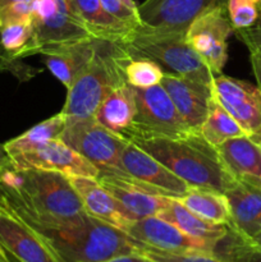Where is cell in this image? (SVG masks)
I'll return each instance as SVG.
<instances>
[{
  "label": "cell",
  "mask_w": 261,
  "mask_h": 262,
  "mask_svg": "<svg viewBox=\"0 0 261 262\" xmlns=\"http://www.w3.org/2000/svg\"><path fill=\"white\" fill-rule=\"evenodd\" d=\"M0 242L12 262H63L51 246L4 204L0 205Z\"/></svg>",
  "instance_id": "13"
},
{
  "label": "cell",
  "mask_w": 261,
  "mask_h": 262,
  "mask_svg": "<svg viewBox=\"0 0 261 262\" xmlns=\"http://www.w3.org/2000/svg\"><path fill=\"white\" fill-rule=\"evenodd\" d=\"M95 45L96 38H89L71 45L60 46L42 54L45 56L44 63L54 77L68 90L94 56Z\"/></svg>",
  "instance_id": "21"
},
{
  "label": "cell",
  "mask_w": 261,
  "mask_h": 262,
  "mask_svg": "<svg viewBox=\"0 0 261 262\" xmlns=\"http://www.w3.org/2000/svg\"><path fill=\"white\" fill-rule=\"evenodd\" d=\"M158 216L176 225L178 229L188 234L189 237L205 241L211 246H214L228 232V225L215 224V223L202 219L199 215L193 214L191 210L187 209L177 199H171L168 207L159 212Z\"/></svg>",
  "instance_id": "23"
},
{
  "label": "cell",
  "mask_w": 261,
  "mask_h": 262,
  "mask_svg": "<svg viewBox=\"0 0 261 262\" xmlns=\"http://www.w3.org/2000/svg\"><path fill=\"white\" fill-rule=\"evenodd\" d=\"M228 0H145L138 7L141 26L151 30L186 33L191 23Z\"/></svg>",
  "instance_id": "12"
},
{
  "label": "cell",
  "mask_w": 261,
  "mask_h": 262,
  "mask_svg": "<svg viewBox=\"0 0 261 262\" xmlns=\"http://www.w3.org/2000/svg\"><path fill=\"white\" fill-rule=\"evenodd\" d=\"M120 43L132 58L151 59L170 73L211 87L214 74L188 45L186 33L151 30L140 25Z\"/></svg>",
  "instance_id": "5"
},
{
  "label": "cell",
  "mask_w": 261,
  "mask_h": 262,
  "mask_svg": "<svg viewBox=\"0 0 261 262\" xmlns=\"http://www.w3.org/2000/svg\"><path fill=\"white\" fill-rule=\"evenodd\" d=\"M223 164L237 181L261 187V145L248 136L230 138L216 146Z\"/></svg>",
  "instance_id": "20"
},
{
  "label": "cell",
  "mask_w": 261,
  "mask_h": 262,
  "mask_svg": "<svg viewBox=\"0 0 261 262\" xmlns=\"http://www.w3.org/2000/svg\"><path fill=\"white\" fill-rule=\"evenodd\" d=\"M31 228L51 246L63 262H102L138 253L137 241L87 212L58 227Z\"/></svg>",
  "instance_id": "3"
},
{
  "label": "cell",
  "mask_w": 261,
  "mask_h": 262,
  "mask_svg": "<svg viewBox=\"0 0 261 262\" xmlns=\"http://www.w3.org/2000/svg\"><path fill=\"white\" fill-rule=\"evenodd\" d=\"M240 262H261V248L251 245Z\"/></svg>",
  "instance_id": "37"
},
{
  "label": "cell",
  "mask_w": 261,
  "mask_h": 262,
  "mask_svg": "<svg viewBox=\"0 0 261 262\" xmlns=\"http://www.w3.org/2000/svg\"><path fill=\"white\" fill-rule=\"evenodd\" d=\"M102 8L114 19L129 27H138L141 25L138 5L135 0H100Z\"/></svg>",
  "instance_id": "32"
},
{
  "label": "cell",
  "mask_w": 261,
  "mask_h": 262,
  "mask_svg": "<svg viewBox=\"0 0 261 262\" xmlns=\"http://www.w3.org/2000/svg\"><path fill=\"white\" fill-rule=\"evenodd\" d=\"M230 227L247 239L261 232V187L237 181L227 192Z\"/></svg>",
  "instance_id": "19"
},
{
  "label": "cell",
  "mask_w": 261,
  "mask_h": 262,
  "mask_svg": "<svg viewBox=\"0 0 261 262\" xmlns=\"http://www.w3.org/2000/svg\"><path fill=\"white\" fill-rule=\"evenodd\" d=\"M36 2L37 0H18L0 10V27L32 20Z\"/></svg>",
  "instance_id": "33"
},
{
  "label": "cell",
  "mask_w": 261,
  "mask_h": 262,
  "mask_svg": "<svg viewBox=\"0 0 261 262\" xmlns=\"http://www.w3.org/2000/svg\"><path fill=\"white\" fill-rule=\"evenodd\" d=\"M17 170H46L61 173L66 177L99 178V169L60 138L51 140L26 152L10 156Z\"/></svg>",
  "instance_id": "11"
},
{
  "label": "cell",
  "mask_w": 261,
  "mask_h": 262,
  "mask_svg": "<svg viewBox=\"0 0 261 262\" xmlns=\"http://www.w3.org/2000/svg\"><path fill=\"white\" fill-rule=\"evenodd\" d=\"M18 189L2 184L3 204L30 227H58L86 212L68 177L56 171L19 170Z\"/></svg>",
  "instance_id": "1"
},
{
  "label": "cell",
  "mask_w": 261,
  "mask_h": 262,
  "mask_svg": "<svg viewBox=\"0 0 261 262\" xmlns=\"http://www.w3.org/2000/svg\"><path fill=\"white\" fill-rule=\"evenodd\" d=\"M240 40L245 43L250 50V54L255 55H261V12L260 17L256 20V23L251 27L245 28V30L234 31Z\"/></svg>",
  "instance_id": "34"
},
{
  "label": "cell",
  "mask_w": 261,
  "mask_h": 262,
  "mask_svg": "<svg viewBox=\"0 0 261 262\" xmlns=\"http://www.w3.org/2000/svg\"><path fill=\"white\" fill-rule=\"evenodd\" d=\"M251 64H252V71L257 81V86L261 89V55H251Z\"/></svg>",
  "instance_id": "38"
},
{
  "label": "cell",
  "mask_w": 261,
  "mask_h": 262,
  "mask_svg": "<svg viewBox=\"0 0 261 262\" xmlns=\"http://www.w3.org/2000/svg\"><path fill=\"white\" fill-rule=\"evenodd\" d=\"M251 243H252L253 246H256V247L261 248V232L258 233V234L256 235V237H253L252 239H251Z\"/></svg>",
  "instance_id": "40"
},
{
  "label": "cell",
  "mask_w": 261,
  "mask_h": 262,
  "mask_svg": "<svg viewBox=\"0 0 261 262\" xmlns=\"http://www.w3.org/2000/svg\"><path fill=\"white\" fill-rule=\"evenodd\" d=\"M125 233L142 245L156 250L169 251V252L200 251V252L212 253L214 248V246L205 241L189 237L176 225L159 216H148L136 220Z\"/></svg>",
  "instance_id": "16"
},
{
  "label": "cell",
  "mask_w": 261,
  "mask_h": 262,
  "mask_svg": "<svg viewBox=\"0 0 261 262\" xmlns=\"http://www.w3.org/2000/svg\"><path fill=\"white\" fill-rule=\"evenodd\" d=\"M0 256H4V257H8V255H7V253H5L4 248H3L2 242H0ZM8 258H9V257H8Z\"/></svg>",
  "instance_id": "42"
},
{
  "label": "cell",
  "mask_w": 261,
  "mask_h": 262,
  "mask_svg": "<svg viewBox=\"0 0 261 262\" xmlns=\"http://www.w3.org/2000/svg\"><path fill=\"white\" fill-rule=\"evenodd\" d=\"M133 92L137 113L125 140L135 142L148 138H178L191 133L161 84L148 89L133 87Z\"/></svg>",
  "instance_id": "7"
},
{
  "label": "cell",
  "mask_w": 261,
  "mask_h": 262,
  "mask_svg": "<svg viewBox=\"0 0 261 262\" xmlns=\"http://www.w3.org/2000/svg\"><path fill=\"white\" fill-rule=\"evenodd\" d=\"M234 32L227 7H216L204 13L186 31L188 45L196 51L214 76L222 74L228 60V38Z\"/></svg>",
  "instance_id": "9"
},
{
  "label": "cell",
  "mask_w": 261,
  "mask_h": 262,
  "mask_svg": "<svg viewBox=\"0 0 261 262\" xmlns=\"http://www.w3.org/2000/svg\"><path fill=\"white\" fill-rule=\"evenodd\" d=\"M102 262H150V260L142 256L141 253H130V255H123L113 257L110 260L102 261Z\"/></svg>",
  "instance_id": "36"
},
{
  "label": "cell",
  "mask_w": 261,
  "mask_h": 262,
  "mask_svg": "<svg viewBox=\"0 0 261 262\" xmlns=\"http://www.w3.org/2000/svg\"><path fill=\"white\" fill-rule=\"evenodd\" d=\"M30 67L25 66L20 60H15V59L10 58L5 50L3 49L2 43H0V73L4 71L10 72L14 76H17L20 79H27L32 77L35 73H31Z\"/></svg>",
  "instance_id": "35"
},
{
  "label": "cell",
  "mask_w": 261,
  "mask_h": 262,
  "mask_svg": "<svg viewBox=\"0 0 261 262\" xmlns=\"http://www.w3.org/2000/svg\"><path fill=\"white\" fill-rule=\"evenodd\" d=\"M147 260H148V258H147ZM150 262H154V261H151V260H150Z\"/></svg>",
  "instance_id": "46"
},
{
  "label": "cell",
  "mask_w": 261,
  "mask_h": 262,
  "mask_svg": "<svg viewBox=\"0 0 261 262\" xmlns=\"http://www.w3.org/2000/svg\"><path fill=\"white\" fill-rule=\"evenodd\" d=\"M133 143L183 179L191 188L225 193L237 182L223 164L216 147L206 142L200 133L191 132L178 138H148Z\"/></svg>",
  "instance_id": "2"
},
{
  "label": "cell",
  "mask_w": 261,
  "mask_h": 262,
  "mask_svg": "<svg viewBox=\"0 0 261 262\" xmlns=\"http://www.w3.org/2000/svg\"><path fill=\"white\" fill-rule=\"evenodd\" d=\"M200 135L214 147L230 138L247 136L237 120L214 99L211 100L206 119L200 128Z\"/></svg>",
  "instance_id": "27"
},
{
  "label": "cell",
  "mask_w": 261,
  "mask_h": 262,
  "mask_svg": "<svg viewBox=\"0 0 261 262\" xmlns=\"http://www.w3.org/2000/svg\"><path fill=\"white\" fill-rule=\"evenodd\" d=\"M179 201L193 214L215 224L230 225V209L224 193L211 189L191 188Z\"/></svg>",
  "instance_id": "25"
},
{
  "label": "cell",
  "mask_w": 261,
  "mask_h": 262,
  "mask_svg": "<svg viewBox=\"0 0 261 262\" xmlns=\"http://www.w3.org/2000/svg\"><path fill=\"white\" fill-rule=\"evenodd\" d=\"M18 2V0H0V10L4 9V8L9 7V5H12L13 3Z\"/></svg>",
  "instance_id": "41"
},
{
  "label": "cell",
  "mask_w": 261,
  "mask_h": 262,
  "mask_svg": "<svg viewBox=\"0 0 261 262\" xmlns=\"http://www.w3.org/2000/svg\"><path fill=\"white\" fill-rule=\"evenodd\" d=\"M0 43L5 53L15 60L38 54L32 20L0 27Z\"/></svg>",
  "instance_id": "28"
},
{
  "label": "cell",
  "mask_w": 261,
  "mask_h": 262,
  "mask_svg": "<svg viewBox=\"0 0 261 262\" xmlns=\"http://www.w3.org/2000/svg\"><path fill=\"white\" fill-rule=\"evenodd\" d=\"M68 179L90 216L127 232L133 220L125 215L119 202L99 183L97 178L68 177Z\"/></svg>",
  "instance_id": "18"
},
{
  "label": "cell",
  "mask_w": 261,
  "mask_h": 262,
  "mask_svg": "<svg viewBox=\"0 0 261 262\" xmlns=\"http://www.w3.org/2000/svg\"><path fill=\"white\" fill-rule=\"evenodd\" d=\"M64 127H66V115L60 112L49 119L36 124L35 127L30 128L23 135L8 141L4 147L9 156L26 152V151L38 147L49 141L60 137Z\"/></svg>",
  "instance_id": "26"
},
{
  "label": "cell",
  "mask_w": 261,
  "mask_h": 262,
  "mask_svg": "<svg viewBox=\"0 0 261 262\" xmlns=\"http://www.w3.org/2000/svg\"><path fill=\"white\" fill-rule=\"evenodd\" d=\"M2 196H3V192H2V186H0V205H2Z\"/></svg>",
  "instance_id": "44"
},
{
  "label": "cell",
  "mask_w": 261,
  "mask_h": 262,
  "mask_svg": "<svg viewBox=\"0 0 261 262\" xmlns=\"http://www.w3.org/2000/svg\"><path fill=\"white\" fill-rule=\"evenodd\" d=\"M163 77L161 66L151 59L132 58L125 66L127 83L136 89H148L160 84Z\"/></svg>",
  "instance_id": "29"
},
{
  "label": "cell",
  "mask_w": 261,
  "mask_h": 262,
  "mask_svg": "<svg viewBox=\"0 0 261 262\" xmlns=\"http://www.w3.org/2000/svg\"><path fill=\"white\" fill-rule=\"evenodd\" d=\"M227 12L234 31L245 30L258 19L260 5L258 0H228Z\"/></svg>",
  "instance_id": "31"
},
{
  "label": "cell",
  "mask_w": 261,
  "mask_h": 262,
  "mask_svg": "<svg viewBox=\"0 0 261 262\" xmlns=\"http://www.w3.org/2000/svg\"><path fill=\"white\" fill-rule=\"evenodd\" d=\"M160 84L168 92L188 129L200 133L211 104V87L165 71Z\"/></svg>",
  "instance_id": "17"
},
{
  "label": "cell",
  "mask_w": 261,
  "mask_h": 262,
  "mask_svg": "<svg viewBox=\"0 0 261 262\" xmlns=\"http://www.w3.org/2000/svg\"><path fill=\"white\" fill-rule=\"evenodd\" d=\"M120 168L128 178L150 184L170 199H182L191 189L183 179L133 142H128L123 150Z\"/></svg>",
  "instance_id": "15"
},
{
  "label": "cell",
  "mask_w": 261,
  "mask_h": 262,
  "mask_svg": "<svg viewBox=\"0 0 261 262\" xmlns=\"http://www.w3.org/2000/svg\"><path fill=\"white\" fill-rule=\"evenodd\" d=\"M77 14L79 15L91 36L96 40L123 42L133 27L114 19L102 8L100 0H72Z\"/></svg>",
  "instance_id": "24"
},
{
  "label": "cell",
  "mask_w": 261,
  "mask_h": 262,
  "mask_svg": "<svg viewBox=\"0 0 261 262\" xmlns=\"http://www.w3.org/2000/svg\"><path fill=\"white\" fill-rule=\"evenodd\" d=\"M132 59L120 42L96 40L95 54L68 89L66 118H94L101 102L127 83L125 66Z\"/></svg>",
  "instance_id": "4"
},
{
  "label": "cell",
  "mask_w": 261,
  "mask_h": 262,
  "mask_svg": "<svg viewBox=\"0 0 261 262\" xmlns=\"http://www.w3.org/2000/svg\"><path fill=\"white\" fill-rule=\"evenodd\" d=\"M138 243V253L154 262H224L212 253L192 251V252H169L156 250L148 246Z\"/></svg>",
  "instance_id": "30"
},
{
  "label": "cell",
  "mask_w": 261,
  "mask_h": 262,
  "mask_svg": "<svg viewBox=\"0 0 261 262\" xmlns=\"http://www.w3.org/2000/svg\"><path fill=\"white\" fill-rule=\"evenodd\" d=\"M61 141L94 164L100 176L128 178L120 168V156L129 141L100 124L94 118H66Z\"/></svg>",
  "instance_id": "6"
},
{
  "label": "cell",
  "mask_w": 261,
  "mask_h": 262,
  "mask_svg": "<svg viewBox=\"0 0 261 262\" xmlns=\"http://www.w3.org/2000/svg\"><path fill=\"white\" fill-rule=\"evenodd\" d=\"M137 106L133 87L125 83L113 91L97 109L95 119L105 128L120 137L125 138L133 120Z\"/></svg>",
  "instance_id": "22"
},
{
  "label": "cell",
  "mask_w": 261,
  "mask_h": 262,
  "mask_svg": "<svg viewBox=\"0 0 261 262\" xmlns=\"http://www.w3.org/2000/svg\"><path fill=\"white\" fill-rule=\"evenodd\" d=\"M99 183L117 200L130 220L158 216L168 207L170 197H166L155 187L133 178L117 176H100Z\"/></svg>",
  "instance_id": "14"
},
{
  "label": "cell",
  "mask_w": 261,
  "mask_h": 262,
  "mask_svg": "<svg viewBox=\"0 0 261 262\" xmlns=\"http://www.w3.org/2000/svg\"><path fill=\"white\" fill-rule=\"evenodd\" d=\"M38 54L94 38L72 0H37L32 15Z\"/></svg>",
  "instance_id": "8"
},
{
  "label": "cell",
  "mask_w": 261,
  "mask_h": 262,
  "mask_svg": "<svg viewBox=\"0 0 261 262\" xmlns=\"http://www.w3.org/2000/svg\"><path fill=\"white\" fill-rule=\"evenodd\" d=\"M211 96L242 127L246 135L261 145V89L258 86L216 74L211 84Z\"/></svg>",
  "instance_id": "10"
},
{
  "label": "cell",
  "mask_w": 261,
  "mask_h": 262,
  "mask_svg": "<svg viewBox=\"0 0 261 262\" xmlns=\"http://www.w3.org/2000/svg\"><path fill=\"white\" fill-rule=\"evenodd\" d=\"M0 262H12L8 257H4V256H0Z\"/></svg>",
  "instance_id": "43"
},
{
  "label": "cell",
  "mask_w": 261,
  "mask_h": 262,
  "mask_svg": "<svg viewBox=\"0 0 261 262\" xmlns=\"http://www.w3.org/2000/svg\"><path fill=\"white\" fill-rule=\"evenodd\" d=\"M258 5H260V12H261V0H258Z\"/></svg>",
  "instance_id": "45"
},
{
  "label": "cell",
  "mask_w": 261,
  "mask_h": 262,
  "mask_svg": "<svg viewBox=\"0 0 261 262\" xmlns=\"http://www.w3.org/2000/svg\"><path fill=\"white\" fill-rule=\"evenodd\" d=\"M9 168H13L10 156L8 155L4 145H0V171L5 170V169H9Z\"/></svg>",
  "instance_id": "39"
}]
</instances>
